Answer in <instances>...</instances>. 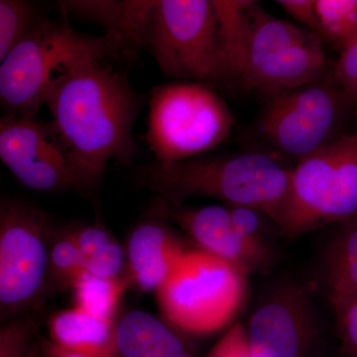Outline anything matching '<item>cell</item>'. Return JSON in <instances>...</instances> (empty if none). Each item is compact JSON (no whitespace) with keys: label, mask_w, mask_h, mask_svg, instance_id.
Returning <instances> with one entry per match:
<instances>
[{"label":"cell","mask_w":357,"mask_h":357,"mask_svg":"<svg viewBox=\"0 0 357 357\" xmlns=\"http://www.w3.org/2000/svg\"><path fill=\"white\" fill-rule=\"evenodd\" d=\"M119 59L75 65L47 96L52 126L72 155L83 192L98 187L110 161L129 165L135 157L133 128L145 98L133 88Z\"/></svg>","instance_id":"cell-1"},{"label":"cell","mask_w":357,"mask_h":357,"mask_svg":"<svg viewBox=\"0 0 357 357\" xmlns=\"http://www.w3.org/2000/svg\"><path fill=\"white\" fill-rule=\"evenodd\" d=\"M292 168L266 152L199 156L173 164L137 167L134 181L167 203L217 199L229 208L246 206L266 215L278 227Z\"/></svg>","instance_id":"cell-2"},{"label":"cell","mask_w":357,"mask_h":357,"mask_svg":"<svg viewBox=\"0 0 357 357\" xmlns=\"http://www.w3.org/2000/svg\"><path fill=\"white\" fill-rule=\"evenodd\" d=\"M132 53L119 40L84 34L67 18L44 20L1 61L0 102L2 116H36L46 105L52 84L75 65L100 57Z\"/></svg>","instance_id":"cell-3"},{"label":"cell","mask_w":357,"mask_h":357,"mask_svg":"<svg viewBox=\"0 0 357 357\" xmlns=\"http://www.w3.org/2000/svg\"><path fill=\"white\" fill-rule=\"evenodd\" d=\"M142 47L171 82L227 86L213 0L152 1Z\"/></svg>","instance_id":"cell-4"},{"label":"cell","mask_w":357,"mask_h":357,"mask_svg":"<svg viewBox=\"0 0 357 357\" xmlns=\"http://www.w3.org/2000/svg\"><path fill=\"white\" fill-rule=\"evenodd\" d=\"M148 105L145 139L157 163L202 156L225 142L234 128L227 102L206 84H159L150 91Z\"/></svg>","instance_id":"cell-5"},{"label":"cell","mask_w":357,"mask_h":357,"mask_svg":"<svg viewBox=\"0 0 357 357\" xmlns=\"http://www.w3.org/2000/svg\"><path fill=\"white\" fill-rule=\"evenodd\" d=\"M246 277L201 249L187 250L155 291L161 317L188 335L218 332L243 307Z\"/></svg>","instance_id":"cell-6"},{"label":"cell","mask_w":357,"mask_h":357,"mask_svg":"<svg viewBox=\"0 0 357 357\" xmlns=\"http://www.w3.org/2000/svg\"><path fill=\"white\" fill-rule=\"evenodd\" d=\"M357 217V130L296 163L278 227L289 237Z\"/></svg>","instance_id":"cell-7"},{"label":"cell","mask_w":357,"mask_h":357,"mask_svg":"<svg viewBox=\"0 0 357 357\" xmlns=\"http://www.w3.org/2000/svg\"><path fill=\"white\" fill-rule=\"evenodd\" d=\"M352 114H357L356 105L331 70L318 82L268 98L255 134L268 154L298 163L347 133Z\"/></svg>","instance_id":"cell-8"},{"label":"cell","mask_w":357,"mask_h":357,"mask_svg":"<svg viewBox=\"0 0 357 357\" xmlns=\"http://www.w3.org/2000/svg\"><path fill=\"white\" fill-rule=\"evenodd\" d=\"M55 225L43 211L18 199L0 204V319L43 307Z\"/></svg>","instance_id":"cell-9"},{"label":"cell","mask_w":357,"mask_h":357,"mask_svg":"<svg viewBox=\"0 0 357 357\" xmlns=\"http://www.w3.org/2000/svg\"><path fill=\"white\" fill-rule=\"evenodd\" d=\"M248 62L239 86L273 96L318 82L330 74L325 41L309 30L250 6Z\"/></svg>","instance_id":"cell-10"},{"label":"cell","mask_w":357,"mask_h":357,"mask_svg":"<svg viewBox=\"0 0 357 357\" xmlns=\"http://www.w3.org/2000/svg\"><path fill=\"white\" fill-rule=\"evenodd\" d=\"M0 158L21 184L33 191H82L69 149L50 122L36 116H2Z\"/></svg>","instance_id":"cell-11"},{"label":"cell","mask_w":357,"mask_h":357,"mask_svg":"<svg viewBox=\"0 0 357 357\" xmlns=\"http://www.w3.org/2000/svg\"><path fill=\"white\" fill-rule=\"evenodd\" d=\"M316 321L306 291L283 286L263 301L249 321L250 357H300Z\"/></svg>","instance_id":"cell-12"},{"label":"cell","mask_w":357,"mask_h":357,"mask_svg":"<svg viewBox=\"0 0 357 357\" xmlns=\"http://www.w3.org/2000/svg\"><path fill=\"white\" fill-rule=\"evenodd\" d=\"M149 215L175 223L199 249L230 263L246 276L267 267L271 258L270 251L255 248L237 234L227 206L191 208L159 199Z\"/></svg>","instance_id":"cell-13"},{"label":"cell","mask_w":357,"mask_h":357,"mask_svg":"<svg viewBox=\"0 0 357 357\" xmlns=\"http://www.w3.org/2000/svg\"><path fill=\"white\" fill-rule=\"evenodd\" d=\"M165 220L152 217L134 227L126 243V275L141 292L156 291L185 249Z\"/></svg>","instance_id":"cell-14"},{"label":"cell","mask_w":357,"mask_h":357,"mask_svg":"<svg viewBox=\"0 0 357 357\" xmlns=\"http://www.w3.org/2000/svg\"><path fill=\"white\" fill-rule=\"evenodd\" d=\"M189 337L162 317L132 310L115 321L114 356L194 357Z\"/></svg>","instance_id":"cell-15"},{"label":"cell","mask_w":357,"mask_h":357,"mask_svg":"<svg viewBox=\"0 0 357 357\" xmlns=\"http://www.w3.org/2000/svg\"><path fill=\"white\" fill-rule=\"evenodd\" d=\"M152 1L138 0H65L59 2L64 17L102 26L105 34L119 40L132 52L142 40Z\"/></svg>","instance_id":"cell-16"},{"label":"cell","mask_w":357,"mask_h":357,"mask_svg":"<svg viewBox=\"0 0 357 357\" xmlns=\"http://www.w3.org/2000/svg\"><path fill=\"white\" fill-rule=\"evenodd\" d=\"M49 338L65 349L84 354L114 356V324L96 318L79 307L49 317Z\"/></svg>","instance_id":"cell-17"},{"label":"cell","mask_w":357,"mask_h":357,"mask_svg":"<svg viewBox=\"0 0 357 357\" xmlns=\"http://www.w3.org/2000/svg\"><path fill=\"white\" fill-rule=\"evenodd\" d=\"M227 86L238 84L248 62L252 0H213Z\"/></svg>","instance_id":"cell-18"},{"label":"cell","mask_w":357,"mask_h":357,"mask_svg":"<svg viewBox=\"0 0 357 357\" xmlns=\"http://www.w3.org/2000/svg\"><path fill=\"white\" fill-rule=\"evenodd\" d=\"M326 285L333 307L357 296V217L340 223L326 257Z\"/></svg>","instance_id":"cell-19"},{"label":"cell","mask_w":357,"mask_h":357,"mask_svg":"<svg viewBox=\"0 0 357 357\" xmlns=\"http://www.w3.org/2000/svg\"><path fill=\"white\" fill-rule=\"evenodd\" d=\"M86 273V265L77 248L73 227H55L51 239L49 255L47 298L73 290Z\"/></svg>","instance_id":"cell-20"},{"label":"cell","mask_w":357,"mask_h":357,"mask_svg":"<svg viewBox=\"0 0 357 357\" xmlns=\"http://www.w3.org/2000/svg\"><path fill=\"white\" fill-rule=\"evenodd\" d=\"M132 281L128 275L122 278L109 279L86 273L73 288L75 307L84 310L96 318L115 323L119 303Z\"/></svg>","instance_id":"cell-21"},{"label":"cell","mask_w":357,"mask_h":357,"mask_svg":"<svg viewBox=\"0 0 357 357\" xmlns=\"http://www.w3.org/2000/svg\"><path fill=\"white\" fill-rule=\"evenodd\" d=\"M321 39L340 54L357 43V0H317Z\"/></svg>","instance_id":"cell-22"},{"label":"cell","mask_w":357,"mask_h":357,"mask_svg":"<svg viewBox=\"0 0 357 357\" xmlns=\"http://www.w3.org/2000/svg\"><path fill=\"white\" fill-rule=\"evenodd\" d=\"M46 18L36 4L26 0L0 1V62Z\"/></svg>","instance_id":"cell-23"},{"label":"cell","mask_w":357,"mask_h":357,"mask_svg":"<svg viewBox=\"0 0 357 357\" xmlns=\"http://www.w3.org/2000/svg\"><path fill=\"white\" fill-rule=\"evenodd\" d=\"M41 310L2 323L0 328V357H27L44 323Z\"/></svg>","instance_id":"cell-24"},{"label":"cell","mask_w":357,"mask_h":357,"mask_svg":"<svg viewBox=\"0 0 357 357\" xmlns=\"http://www.w3.org/2000/svg\"><path fill=\"white\" fill-rule=\"evenodd\" d=\"M229 211L232 225L239 236L255 248L270 251L265 234L267 232L266 222L271 220L266 215L246 206H234L229 208Z\"/></svg>","instance_id":"cell-25"},{"label":"cell","mask_w":357,"mask_h":357,"mask_svg":"<svg viewBox=\"0 0 357 357\" xmlns=\"http://www.w3.org/2000/svg\"><path fill=\"white\" fill-rule=\"evenodd\" d=\"M73 230L84 265L109 248L115 239L109 230L100 225H73Z\"/></svg>","instance_id":"cell-26"},{"label":"cell","mask_w":357,"mask_h":357,"mask_svg":"<svg viewBox=\"0 0 357 357\" xmlns=\"http://www.w3.org/2000/svg\"><path fill=\"white\" fill-rule=\"evenodd\" d=\"M332 73L333 79L357 109V43L340 54Z\"/></svg>","instance_id":"cell-27"},{"label":"cell","mask_w":357,"mask_h":357,"mask_svg":"<svg viewBox=\"0 0 357 357\" xmlns=\"http://www.w3.org/2000/svg\"><path fill=\"white\" fill-rule=\"evenodd\" d=\"M277 4L293 20L299 22L301 27L321 37L317 0H278Z\"/></svg>","instance_id":"cell-28"},{"label":"cell","mask_w":357,"mask_h":357,"mask_svg":"<svg viewBox=\"0 0 357 357\" xmlns=\"http://www.w3.org/2000/svg\"><path fill=\"white\" fill-rule=\"evenodd\" d=\"M208 357H250L246 328L243 324H234L215 345Z\"/></svg>","instance_id":"cell-29"},{"label":"cell","mask_w":357,"mask_h":357,"mask_svg":"<svg viewBox=\"0 0 357 357\" xmlns=\"http://www.w3.org/2000/svg\"><path fill=\"white\" fill-rule=\"evenodd\" d=\"M338 332L344 344L357 356V296L335 307Z\"/></svg>","instance_id":"cell-30"},{"label":"cell","mask_w":357,"mask_h":357,"mask_svg":"<svg viewBox=\"0 0 357 357\" xmlns=\"http://www.w3.org/2000/svg\"><path fill=\"white\" fill-rule=\"evenodd\" d=\"M37 338H38L40 349H41L42 357H114V356H100V354L75 351L55 344L52 342L50 338L40 337V335Z\"/></svg>","instance_id":"cell-31"},{"label":"cell","mask_w":357,"mask_h":357,"mask_svg":"<svg viewBox=\"0 0 357 357\" xmlns=\"http://www.w3.org/2000/svg\"><path fill=\"white\" fill-rule=\"evenodd\" d=\"M27 357H42L41 349H40L38 338H37L36 342H35L34 344H33L31 351H30L29 354H28Z\"/></svg>","instance_id":"cell-32"}]
</instances>
